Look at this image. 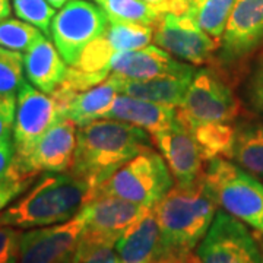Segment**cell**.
Instances as JSON below:
<instances>
[{"label": "cell", "mask_w": 263, "mask_h": 263, "mask_svg": "<svg viewBox=\"0 0 263 263\" xmlns=\"http://www.w3.org/2000/svg\"><path fill=\"white\" fill-rule=\"evenodd\" d=\"M146 130L113 119H98L79 126L70 173L94 190L124 162L152 149Z\"/></svg>", "instance_id": "6da1fadb"}, {"label": "cell", "mask_w": 263, "mask_h": 263, "mask_svg": "<svg viewBox=\"0 0 263 263\" xmlns=\"http://www.w3.org/2000/svg\"><path fill=\"white\" fill-rule=\"evenodd\" d=\"M218 203L200 181L190 186L174 184L152 208L161 233V259L189 263L218 212ZM158 260V262H160Z\"/></svg>", "instance_id": "7a4b0ae2"}, {"label": "cell", "mask_w": 263, "mask_h": 263, "mask_svg": "<svg viewBox=\"0 0 263 263\" xmlns=\"http://www.w3.org/2000/svg\"><path fill=\"white\" fill-rule=\"evenodd\" d=\"M91 197V186L70 171L46 173L0 214V224L19 230L62 224L78 215Z\"/></svg>", "instance_id": "3957f363"}, {"label": "cell", "mask_w": 263, "mask_h": 263, "mask_svg": "<svg viewBox=\"0 0 263 263\" xmlns=\"http://www.w3.org/2000/svg\"><path fill=\"white\" fill-rule=\"evenodd\" d=\"M203 184L218 206L263 235V183L227 158L208 161Z\"/></svg>", "instance_id": "277c9868"}, {"label": "cell", "mask_w": 263, "mask_h": 263, "mask_svg": "<svg viewBox=\"0 0 263 263\" xmlns=\"http://www.w3.org/2000/svg\"><path fill=\"white\" fill-rule=\"evenodd\" d=\"M174 184L173 174L161 154L148 149L116 170L95 189L92 197H120L141 206L154 208Z\"/></svg>", "instance_id": "5b68a950"}, {"label": "cell", "mask_w": 263, "mask_h": 263, "mask_svg": "<svg viewBox=\"0 0 263 263\" xmlns=\"http://www.w3.org/2000/svg\"><path fill=\"white\" fill-rule=\"evenodd\" d=\"M233 79L218 66L195 72L176 119L181 124L206 122L234 123L241 114V103L233 89Z\"/></svg>", "instance_id": "8992f818"}, {"label": "cell", "mask_w": 263, "mask_h": 263, "mask_svg": "<svg viewBox=\"0 0 263 263\" xmlns=\"http://www.w3.org/2000/svg\"><path fill=\"white\" fill-rule=\"evenodd\" d=\"M189 263H263V250L256 233L226 211H218Z\"/></svg>", "instance_id": "52a82bcc"}, {"label": "cell", "mask_w": 263, "mask_h": 263, "mask_svg": "<svg viewBox=\"0 0 263 263\" xmlns=\"http://www.w3.org/2000/svg\"><path fill=\"white\" fill-rule=\"evenodd\" d=\"M108 27L103 9L88 0H70L54 15L50 35L66 65L73 66L84 48Z\"/></svg>", "instance_id": "ba28073f"}, {"label": "cell", "mask_w": 263, "mask_h": 263, "mask_svg": "<svg viewBox=\"0 0 263 263\" xmlns=\"http://www.w3.org/2000/svg\"><path fill=\"white\" fill-rule=\"evenodd\" d=\"M263 47V0H237L212 65L228 75ZM233 79V78H231Z\"/></svg>", "instance_id": "9c48e42d"}, {"label": "cell", "mask_w": 263, "mask_h": 263, "mask_svg": "<svg viewBox=\"0 0 263 263\" xmlns=\"http://www.w3.org/2000/svg\"><path fill=\"white\" fill-rule=\"evenodd\" d=\"M65 117V113L53 95L46 94L24 81L16 95V114L13 124L15 155L12 162H22L34 149L38 139Z\"/></svg>", "instance_id": "30bf717a"}, {"label": "cell", "mask_w": 263, "mask_h": 263, "mask_svg": "<svg viewBox=\"0 0 263 263\" xmlns=\"http://www.w3.org/2000/svg\"><path fill=\"white\" fill-rule=\"evenodd\" d=\"M151 208L141 206L114 196H94L79 211L84 230L79 247L116 246L123 233Z\"/></svg>", "instance_id": "8fae6325"}, {"label": "cell", "mask_w": 263, "mask_h": 263, "mask_svg": "<svg viewBox=\"0 0 263 263\" xmlns=\"http://www.w3.org/2000/svg\"><path fill=\"white\" fill-rule=\"evenodd\" d=\"M76 149V123L59 119L35 143L22 162H10L8 174L13 179H35L40 173H65L70 170Z\"/></svg>", "instance_id": "7c38bea8"}, {"label": "cell", "mask_w": 263, "mask_h": 263, "mask_svg": "<svg viewBox=\"0 0 263 263\" xmlns=\"http://www.w3.org/2000/svg\"><path fill=\"white\" fill-rule=\"evenodd\" d=\"M152 40L171 56L193 66L214 63L221 47V43L199 28L190 16L176 13L161 15L154 27Z\"/></svg>", "instance_id": "4fadbf2b"}, {"label": "cell", "mask_w": 263, "mask_h": 263, "mask_svg": "<svg viewBox=\"0 0 263 263\" xmlns=\"http://www.w3.org/2000/svg\"><path fill=\"white\" fill-rule=\"evenodd\" d=\"M82 230L84 221L78 214L62 224L22 233L16 263H75Z\"/></svg>", "instance_id": "5bb4252c"}, {"label": "cell", "mask_w": 263, "mask_h": 263, "mask_svg": "<svg viewBox=\"0 0 263 263\" xmlns=\"http://www.w3.org/2000/svg\"><path fill=\"white\" fill-rule=\"evenodd\" d=\"M151 139L177 186H190L202 180L206 160L193 135L177 119L168 127L152 133Z\"/></svg>", "instance_id": "9a60e30c"}, {"label": "cell", "mask_w": 263, "mask_h": 263, "mask_svg": "<svg viewBox=\"0 0 263 263\" xmlns=\"http://www.w3.org/2000/svg\"><path fill=\"white\" fill-rule=\"evenodd\" d=\"M195 70L193 65L177 60L164 48L149 44L138 50L119 51L111 59V73L130 81L192 73Z\"/></svg>", "instance_id": "2e32d148"}, {"label": "cell", "mask_w": 263, "mask_h": 263, "mask_svg": "<svg viewBox=\"0 0 263 263\" xmlns=\"http://www.w3.org/2000/svg\"><path fill=\"white\" fill-rule=\"evenodd\" d=\"M114 249L122 263H157L160 260V226L152 208L123 233Z\"/></svg>", "instance_id": "e0dca14e"}, {"label": "cell", "mask_w": 263, "mask_h": 263, "mask_svg": "<svg viewBox=\"0 0 263 263\" xmlns=\"http://www.w3.org/2000/svg\"><path fill=\"white\" fill-rule=\"evenodd\" d=\"M103 119L129 123L152 135L176 122V108L135 98L132 95L119 94Z\"/></svg>", "instance_id": "ac0fdd59"}, {"label": "cell", "mask_w": 263, "mask_h": 263, "mask_svg": "<svg viewBox=\"0 0 263 263\" xmlns=\"http://www.w3.org/2000/svg\"><path fill=\"white\" fill-rule=\"evenodd\" d=\"M24 70L29 84L46 94H51L65 79L67 67L56 46L43 35L27 50Z\"/></svg>", "instance_id": "d6986e66"}, {"label": "cell", "mask_w": 263, "mask_h": 263, "mask_svg": "<svg viewBox=\"0 0 263 263\" xmlns=\"http://www.w3.org/2000/svg\"><path fill=\"white\" fill-rule=\"evenodd\" d=\"M195 72L158 76L143 81H130L120 78V94L132 95L135 98L177 108L184 100Z\"/></svg>", "instance_id": "ffe728a7"}, {"label": "cell", "mask_w": 263, "mask_h": 263, "mask_svg": "<svg viewBox=\"0 0 263 263\" xmlns=\"http://www.w3.org/2000/svg\"><path fill=\"white\" fill-rule=\"evenodd\" d=\"M235 2L237 0H170L161 8V12L187 15L199 28L221 43Z\"/></svg>", "instance_id": "44dd1931"}, {"label": "cell", "mask_w": 263, "mask_h": 263, "mask_svg": "<svg viewBox=\"0 0 263 263\" xmlns=\"http://www.w3.org/2000/svg\"><path fill=\"white\" fill-rule=\"evenodd\" d=\"M227 160L263 180V122L241 119L234 123V138Z\"/></svg>", "instance_id": "7402d4cb"}, {"label": "cell", "mask_w": 263, "mask_h": 263, "mask_svg": "<svg viewBox=\"0 0 263 263\" xmlns=\"http://www.w3.org/2000/svg\"><path fill=\"white\" fill-rule=\"evenodd\" d=\"M119 94L120 76L111 73L104 82L76 95L67 105L65 116L73 120L76 126L103 119Z\"/></svg>", "instance_id": "603a6c76"}, {"label": "cell", "mask_w": 263, "mask_h": 263, "mask_svg": "<svg viewBox=\"0 0 263 263\" xmlns=\"http://www.w3.org/2000/svg\"><path fill=\"white\" fill-rule=\"evenodd\" d=\"M235 123V122H234ZM234 123L206 122L183 124L196 139L199 148L208 161L214 158H227L234 138Z\"/></svg>", "instance_id": "cb8c5ba5"}, {"label": "cell", "mask_w": 263, "mask_h": 263, "mask_svg": "<svg viewBox=\"0 0 263 263\" xmlns=\"http://www.w3.org/2000/svg\"><path fill=\"white\" fill-rule=\"evenodd\" d=\"M110 22H127L155 27L160 10L145 0H95Z\"/></svg>", "instance_id": "d4e9b609"}, {"label": "cell", "mask_w": 263, "mask_h": 263, "mask_svg": "<svg viewBox=\"0 0 263 263\" xmlns=\"http://www.w3.org/2000/svg\"><path fill=\"white\" fill-rule=\"evenodd\" d=\"M116 53L130 51L148 46L154 38V27L127 22H110L104 32Z\"/></svg>", "instance_id": "484cf974"}, {"label": "cell", "mask_w": 263, "mask_h": 263, "mask_svg": "<svg viewBox=\"0 0 263 263\" xmlns=\"http://www.w3.org/2000/svg\"><path fill=\"white\" fill-rule=\"evenodd\" d=\"M43 37L41 31L22 19H5L0 22V47L13 51H27Z\"/></svg>", "instance_id": "4316f807"}, {"label": "cell", "mask_w": 263, "mask_h": 263, "mask_svg": "<svg viewBox=\"0 0 263 263\" xmlns=\"http://www.w3.org/2000/svg\"><path fill=\"white\" fill-rule=\"evenodd\" d=\"M24 81V56L0 47V95L16 97Z\"/></svg>", "instance_id": "83f0119b"}, {"label": "cell", "mask_w": 263, "mask_h": 263, "mask_svg": "<svg viewBox=\"0 0 263 263\" xmlns=\"http://www.w3.org/2000/svg\"><path fill=\"white\" fill-rule=\"evenodd\" d=\"M16 16L37 27L46 35H50V25L56 15V9L47 0H12Z\"/></svg>", "instance_id": "f1b7e54d"}, {"label": "cell", "mask_w": 263, "mask_h": 263, "mask_svg": "<svg viewBox=\"0 0 263 263\" xmlns=\"http://www.w3.org/2000/svg\"><path fill=\"white\" fill-rule=\"evenodd\" d=\"M75 263H122L114 246L100 245L79 247L76 252Z\"/></svg>", "instance_id": "f546056e"}, {"label": "cell", "mask_w": 263, "mask_h": 263, "mask_svg": "<svg viewBox=\"0 0 263 263\" xmlns=\"http://www.w3.org/2000/svg\"><path fill=\"white\" fill-rule=\"evenodd\" d=\"M21 235L19 228L0 224V263L18 262Z\"/></svg>", "instance_id": "4dcf8cb0"}, {"label": "cell", "mask_w": 263, "mask_h": 263, "mask_svg": "<svg viewBox=\"0 0 263 263\" xmlns=\"http://www.w3.org/2000/svg\"><path fill=\"white\" fill-rule=\"evenodd\" d=\"M35 179H13L10 176H5V179L0 181V214L9 206L10 203L18 199L25 190L31 186V183Z\"/></svg>", "instance_id": "1f68e13d"}, {"label": "cell", "mask_w": 263, "mask_h": 263, "mask_svg": "<svg viewBox=\"0 0 263 263\" xmlns=\"http://www.w3.org/2000/svg\"><path fill=\"white\" fill-rule=\"evenodd\" d=\"M16 114V97L0 95V141L10 139Z\"/></svg>", "instance_id": "d6a6232c"}, {"label": "cell", "mask_w": 263, "mask_h": 263, "mask_svg": "<svg viewBox=\"0 0 263 263\" xmlns=\"http://www.w3.org/2000/svg\"><path fill=\"white\" fill-rule=\"evenodd\" d=\"M15 155V146L12 139L0 141V181L5 179Z\"/></svg>", "instance_id": "836d02e7"}, {"label": "cell", "mask_w": 263, "mask_h": 263, "mask_svg": "<svg viewBox=\"0 0 263 263\" xmlns=\"http://www.w3.org/2000/svg\"><path fill=\"white\" fill-rule=\"evenodd\" d=\"M249 101L254 113L263 117V84H249Z\"/></svg>", "instance_id": "e575fe53"}, {"label": "cell", "mask_w": 263, "mask_h": 263, "mask_svg": "<svg viewBox=\"0 0 263 263\" xmlns=\"http://www.w3.org/2000/svg\"><path fill=\"white\" fill-rule=\"evenodd\" d=\"M250 84H263V51L260 53V56L254 65L253 73L250 78Z\"/></svg>", "instance_id": "d590c367"}, {"label": "cell", "mask_w": 263, "mask_h": 263, "mask_svg": "<svg viewBox=\"0 0 263 263\" xmlns=\"http://www.w3.org/2000/svg\"><path fill=\"white\" fill-rule=\"evenodd\" d=\"M12 8H10L9 0H0V22L9 18Z\"/></svg>", "instance_id": "8d00e7d4"}, {"label": "cell", "mask_w": 263, "mask_h": 263, "mask_svg": "<svg viewBox=\"0 0 263 263\" xmlns=\"http://www.w3.org/2000/svg\"><path fill=\"white\" fill-rule=\"evenodd\" d=\"M145 2L152 5V6H155V8L161 12V8H162L167 2H170V0H145Z\"/></svg>", "instance_id": "74e56055"}, {"label": "cell", "mask_w": 263, "mask_h": 263, "mask_svg": "<svg viewBox=\"0 0 263 263\" xmlns=\"http://www.w3.org/2000/svg\"><path fill=\"white\" fill-rule=\"evenodd\" d=\"M47 2L51 5V6H53V8H54V9H56V8H63L66 3H67V2H70V0H47Z\"/></svg>", "instance_id": "f35d334b"}, {"label": "cell", "mask_w": 263, "mask_h": 263, "mask_svg": "<svg viewBox=\"0 0 263 263\" xmlns=\"http://www.w3.org/2000/svg\"><path fill=\"white\" fill-rule=\"evenodd\" d=\"M157 263H186V262H181V260H176V259H162L160 262Z\"/></svg>", "instance_id": "ab89813d"}, {"label": "cell", "mask_w": 263, "mask_h": 263, "mask_svg": "<svg viewBox=\"0 0 263 263\" xmlns=\"http://www.w3.org/2000/svg\"><path fill=\"white\" fill-rule=\"evenodd\" d=\"M257 240H259V243H260V246H262V250H263V235L257 234Z\"/></svg>", "instance_id": "60d3db41"}]
</instances>
